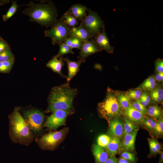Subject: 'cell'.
<instances>
[{
  "label": "cell",
  "instance_id": "6da1fadb",
  "mask_svg": "<svg viewBox=\"0 0 163 163\" xmlns=\"http://www.w3.org/2000/svg\"><path fill=\"white\" fill-rule=\"evenodd\" d=\"M22 13L28 16L29 21L46 27H52L57 21V11L54 3L50 1H40L39 3L30 2Z\"/></svg>",
  "mask_w": 163,
  "mask_h": 163
},
{
  "label": "cell",
  "instance_id": "7a4b0ae2",
  "mask_svg": "<svg viewBox=\"0 0 163 163\" xmlns=\"http://www.w3.org/2000/svg\"><path fill=\"white\" fill-rule=\"evenodd\" d=\"M77 93V89L71 88L68 82L53 88L48 97L47 112L58 110L74 111L73 101Z\"/></svg>",
  "mask_w": 163,
  "mask_h": 163
},
{
  "label": "cell",
  "instance_id": "3957f363",
  "mask_svg": "<svg viewBox=\"0 0 163 163\" xmlns=\"http://www.w3.org/2000/svg\"><path fill=\"white\" fill-rule=\"evenodd\" d=\"M8 118L9 135L11 140L14 143L29 145L33 142L34 136L23 117L15 109Z\"/></svg>",
  "mask_w": 163,
  "mask_h": 163
},
{
  "label": "cell",
  "instance_id": "277c9868",
  "mask_svg": "<svg viewBox=\"0 0 163 163\" xmlns=\"http://www.w3.org/2000/svg\"><path fill=\"white\" fill-rule=\"evenodd\" d=\"M121 108L115 92L108 88L104 99L98 104L97 110L100 116L109 123L111 120L121 114Z\"/></svg>",
  "mask_w": 163,
  "mask_h": 163
},
{
  "label": "cell",
  "instance_id": "5b68a950",
  "mask_svg": "<svg viewBox=\"0 0 163 163\" xmlns=\"http://www.w3.org/2000/svg\"><path fill=\"white\" fill-rule=\"evenodd\" d=\"M69 131L65 128L58 131L50 132L35 141L42 150H54L62 142Z\"/></svg>",
  "mask_w": 163,
  "mask_h": 163
},
{
  "label": "cell",
  "instance_id": "8992f818",
  "mask_svg": "<svg viewBox=\"0 0 163 163\" xmlns=\"http://www.w3.org/2000/svg\"><path fill=\"white\" fill-rule=\"evenodd\" d=\"M70 28L60 18L50 29L45 31V36L51 39L53 45L59 44L63 42L69 37L68 33Z\"/></svg>",
  "mask_w": 163,
  "mask_h": 163
},
{
  "label": "cell",
  "instance_id": "52a82bcc",
  "mask_svg": "<svg viewBox=\"0 0 163 163\" xmlns=\"http://www.w3.org/2000/svg\"><path fill=\"white\" fill-rule=\"evenodd\" d=\"M81 21L80 25L86 30L93 37L104 29V24L97 13L90 9Z\"/></svg>",
  "mask_w": 163,
  "mask_h": 163
},
{
  "label": "cell",
  "instance_id": "ba28073f",
  "mask_svg": "<svg viewBox=\"0 0 163 163\" xmlns=\"http://www.w3.org/2000/svg\"><path fill=\"white\" fill-rule=\"evenodd\" d=\"M45 117L40 111L32 109L25 112L23 118L32 133L37 134L42 129Z\"/></svg>",
  "mask_w": 163,
  "mask_h": 163
},
{
  "label": "cell",
  "instance_id": "9c48e42d",
  "mask_svg": "<svg viewBox=\"0 0 163 163\" xmlns=\"http://www.w3.org/2000/svg\"><path fill=\"white\" fill-rule=\"evenodd\" d=\"M52 112V114L47 118L44 126L50 129L53 130L65 125L68 116L74 112L58 110Z\"/></svg>",
  "mask_w": 163,
  "mask_h": 163
},
{
  "label": "cell",
  "instance_id": "30bf717a",
  "mask_svg": "<svg viewBox=\"0 0 163 163\" xmlns=\"http://www.w3.org/2000/svg\"><path fill=\"white\" fill-rule=\"evenodd\" d=\"M101 50L93 40L84 42L80 50L78 60L82 62H84L88 56Z\"/></svg>",
  "mask_w": 163,
  "mask_h": 163
},
{
  "label": "cell",
  "instance_id": "8fae6325",
  "mask_svg": "<svg viewBox=\"0 0 163 163\" xmlns=\"http://www.w3.org/2000/svg\"><path fill=\"white\" fill-rule=\"evenodd\" d=\"M93 40L101 50H104L110 53L113 52L114 48L110 44L104 28L94 37Z\"/></svg>",
  "mask_w": 163,
  "mask_h": 163
},
{
  "label": "cell",
  "instance_id": "7c38bea8",
  "mask_svg": "<svg viewBox=\"0 0 163 163\" xmlns=\"http://www.w3.org/2000/svg\"><path fill=\"white\" fill-rule=\"evenodd\" d=\"M109 127L108 133L112 137L121 139L123 133V126L118 119L114 118L109 123Z\"/></svg>",
  "mask_w": 163,
  "mask_h": 163
},
{
  "label": "cell",
  "instance_id": "4fadbf2b",
  "mask_svg": "<svg viewBox=\"0 0 163 163\" xmlns=\"http://www.w3.org/2000/svg\"><path fill=\"white\" fill-rule=\"evenodd\" d=\"M69 37L78 38L83 42L91 40L93 37L82 26L71 27L69 31Z\"/></svg>",
  "mask_w": 163,
  "mask_h": 163
},
{
  "label": "cell",
  "instance_id": "5bb4252c",
  "mask_svg": "<svg viewBox=\"0 0 163 163\" xmlns=\"http://www.w3.org/2000/svg\"><path fill=\"white\" fill-rule=\"evenodd\" d=\"M139 129L137 128L129 134L124 136L122 147L126 151H133L135 149L136 137Z\"/></svg>",
  "mask_w": 163,
  "mask_h": 163
},
{
  "label": "cell",
  "instance_id": "9a60e30c",
  "mask_svg": "<svg viewBox=\"0 0 163 163\" xmlns=\"http://www.w3.org/2000/svg\"><path fill=\"white\" fill-rule=\"evenodd\" d=\"M63 60L67 65L68 76L66 79L67 82H69L79 70L80 67L82 62L79 60H78L77 61H72L67 56Z\"/></svg>",
  "mask_w": 163,
  "mask_h": 163
},
{
  "label": "cell",
  "instance_id": "2e32d148",
  "mask_svg": "<svg viewBox=\"0 0 163 163\" xmlns=\"http://www.w3.org/2000/svg\"><path fill=\"white\" fill-rule=\"evenodd\" d=\"M63 60L62 57L57 58L54 56L48 62L46 66L61 77L67 78V76L62 72V68L64 65Z\"/></svg>",
  "mask_w": 163,
  "mask_h": 163
},
{
  "label": "cell",
  "instance_id": "e0dca14e",
  "mask_svg": "<svg viewBox=\"0 0 163 163\" xmlns=\"http://www.w3.org/2000/svg\"><path fill=\"white\" fill-rule=\"evenodd\" d=\"M92 152L96 163H104L109 157L106 150L97 145H93Z\"/></svg>",
  "mask_w": 163,
  "mask_h": 163
},
{
  "label": "cell",
  "instance_id": "ac0fdd59",
  "mask_svg": "<svg viewBox=\"0 0 163 163\" xmlns=\"http://www.w3.org/2000/svg\"><path fill=\"white\" fill-rule=\"evenodd\" d=\"M88 10L85 6L76 4L72 6L68 11L78 21H82L87 15Z\"/></svg>",
  "mask_w": 163,
  "mask_h": 163
},
{
  "label": "cell",
  "instance_id": "d6986e66",
  "mask_svg": "<svg viewBox=\"0 0 163 163\" xmlns=\"http://www.w3.org/2000/svg\"><path fill=\"white\" fill-rule=\"evenodd\" d=\"M124 113L130 120L135 122H142L144 119V115L136 110L131 104L124 110Z\"/></svg>",
  "mask_w": 163,
  "mask_h": 163
},
{
  "label": "cell",
  "instance_id": "ffe728a7",
  "mask_svg": "<svg viewBox=\"0 0 163 163\" xmlns=\"http://www.w3.org/2000/svg\"><path fill=\"white\" fill-rule=\"evenodd\" d=\"M120 145V139L114 137L111 138L110 142L105 148L109 157H115L119 152Z\"/></svg>",
  "mask_w": 163,
  "mask_h": 163
},
{
  "label": "cell",
  "instance_id": "44dd1931",
  "mask_svg": "<svg viewBox=\"0 0 163 163\" xmlns=\"http://www.w3.org/2000/svg\"><path fill=\"white\" fill-rule=\"evenodd\" d=\"M60 18L66 25L70 27H75L78 24V20L68 11L65 12Z\"/></svg>",
  "mask_w": 163,
  "mask_h": 163
},
{
  "label": "cell",
  "instance_id": "7402d4cb",
  "mask_svg": "<svg viewBox=\"0 0 163 163\" xmlns=\"http://www.w3.org/2000/svg\"><path fill=\"white\" fill-rule=\"evenodd\" d=\"M63 42L72 49L75 48L80 50L84 42L77 38L69 37Z\"/></svg>",
  "mask_w": 163,
  "mask_h": 163
},
{
  "label": "cell",
  "instance_id": "603a6c76",
  "mask_svg": "<svg viewBox=\"0 0 163 163\" xmlns=\"http://www.w3.org/2000/svg\"><path fill=\"white\" fill-rule=\"evenodd\" d=\"M115 93L121 107L124 110H125L130 104L128 97L123 93L117 92Z\"/></svg>",
  "mask_w": 163,
  "mask_h": 163
},
{
  "label": "cell",
  "instance_id": "cb8c5ba5",
  "mask_svg": "<svg viewBox=\"0 0 163 163\" xmlns=\"http://www.w3.org/2000/svg\"><path fill=\"white\" fill-rule=\"evenodd\" d=\"M147 113L153 118L157 119L162 115V112L160 107L153 105L150 106L147 110Z\"/></svg>",
  "mask_w": 163,
  "mask_h": 163
},
{
  "label": "cell",
  "instance_id": "d4e9b609",
  "mask_svg": "<svg viewBox=\"0 0 163 163\" xmlns=\"http://www.w3.org/2000/svg\"><path fill=\"white\" fill-rule=\"evenodd\" d=\"M21 6L17 4V1H12V4L6 14L2 16L4 21H6L11 17L16 12L18 8Z\"/></svg>",
  "mask_w": 163,
  "mask_h": 163
},
{
  "label": "cell",
  "instance_id": "484cf974",
  "mask_svg": "<svg viewBox=\"0 0 163 163\" xmlns=\"http://www.w3.org/2000/svg\"><path fill=\"white\" fill-rule=\"evenodd\" d=\"M14 62V58L7 61L0 62V72H9L11 70Z\"/></svg>",
  "mask_w": 163,
  "mask_h": 163
},
{
  "label": "cell",
  "instance_id": "4316f807",
  "mask_svg": "<svg viewBox=\"0 0 163 163\" xmlns=\"http://www.w3.org/2000/svg\"><path fill=\"white\" fill-rule=\"evenodd\" d=\"M59 46V50L57 54L55 56L57 58L62 57L65 55L71 53L74 54L72 49L64 42L58 44Z\"/></svg>",
  "mask_w": 163,
  "mask_h": 163
},
{
  "label": "cell",
  "instance_id": "83f0119b",
  "mask_svg": "<svg viewBox=\"0 0 163 163\" xmlns=\"http://www.w3.org/2000/svg\"><path fill=\"white\" fill-rule=\"evenodd\" d=\"M151 95L152 99L157 102L162 101L163 99V90L162 88L158 87L152 91Z\"/></svg>",
  "mask_w": 163,
  "mask_h": 163
},
{
  "label": "cell",
  "instance_id": "f1b7e54d",
  "mask_svg": "<svg viewBox=\"0 0 163 163\" xmlns=\"http://www.w3.org/2000/svg\"><path fill=\"white\" fill-rule=\"evenodd\" d=\"M138 126L131 123L128 119L125 118L123 126V133L124 136L133 132L138 128Z\"/></svg>",
  "mask_w": 163,
  "mask_h": 163
},
{
  "label": "cell",
  "instance_id": "f546056e",
  "mask_svg": "<svg viewBox=\"0 0 163 163\" xmlns=\"http://www.w3.org/2000/svg\"><path fill=\"white\" fill-rule=\"evenodd\" d=\"M14 58L10 47L0 53V62L7 61Z\"/></svg>",
  "mask_w": 163,
  "mask_h": 163
},
{
  "label": "cell",
  "instance_id": "4dcf8cb0",
  "mask_svg": "<svg viewBox=\"0 0 163 163\" xmlns=\"http://www.w3.org/2000/svg\"><path fill=\"white\" fill-rule=\"evenodd\" d=\"M111 137L106 134H102L97 139V145L103 147L105 148L110 142Z\"/></svg>",
  "mask_w": 163,
  "mask_h": 163
},
{
  "label": "cell",
  "instance_id": "1f68e13d",
  "mask_svg": "<svg viewBox=\"0 0 163 163\" xmlns=\"http://www.w3.org/2000/svg\"><path fill=\"white\" fill-rule=\"evenodd\" d=\"M155 133L158 136L161 135L163 133V119L161 118L156 122L153 129Z\"/></svg>",
  "mask_w": 163,
  "mask_h": 163
},
{
  "label": "cell",
  "instance_id": "d6a6232c",
  "mask_svg": "<svg viewBox=\"0 0 163 163\" xmlns=\"http://www.w3.org/2000/svg\"><path fill=\"white\" fill-rule=\"evenodd\" d=\"M121 157L128 160L131 163H136L135 155L132 153L126 151H124L121 154Z\"/></svg>",
  "mask_w": 163,
  "mask_h": 163
},
{
  "label": "cell",
  "instance_id": "836d02e7",
  "mask_svg": "<svg viewBox=\"0 0 163 163\" xmlns=\"http://www.w3.org/2000/svg\"><path fill=\"white\" fill-rule=\"evenodd\" d=\"M142 94L141 91L139 90H130L127 93L128 96L132 99L137 100L139 99Z\"/></svg>",
  "mask_w": 163,
  "mask_h": 163
},
{
  "label": "cell",
  "instance_id": "e575fe53",
  "mask_svg": "<svg viewBox=\"0 0 163 163\" xmlns=\"http://www.w3.org/2000/svg\"><path fill=\"white\" fill-rule=\"evenodd\" d=\"M131 104L136 110L143 115L147 113V110L145 107L140 104L137 100L133 102Z\"/></svg>",
  "mask_w": 163,
  "mask_h": 163
},
{
  "label": "cell",
  "instance_id": "d590c367",
  "mask_svg": "<svg viewBox=\"0 0 163 163\" xmlns=\"http://www.w3.org/2000/svg\"><path fill=\"white\" fill-rule=\"evenodd\" d=\"M142 122L147 128L151 130L153 129L156 123V122L152 118L144 119Z\"/></svg>",
  "mask_w": 163,
  "mask_h": 163
},
{
  "label": "cell",
  "instance_id": "8d00e7d4",
  "mask_svg": "<svg viewBox=\"0 0 163 163\" xmlns=\"http://www.w3.org/2000/svg\"><path fill=\"white\" fill-rule=\"evenodd\" d=\"M156 85L155 82H143L141 85V88L145 90L152 91Z\"/></svg>",
  "mask_w": 163,
  "mask_h": 163
},
{
  "label": "cell",
  "instance_id": "74e56055",
  "mask_svg": "<svg viewBox=\"0 0 163 163\" xmlns=\"http://www.w3.org/2000/svg\"><path fill=\"white\" fill-rule=\"evenodd\" d=\"M155 69L158 72H163V60L161 59H158L155 62Z\"/></svg>",
  "mask_w": 163,
  "mask_h": 163
},
{
  "label": "cell",
  "instance_id": "f35d334b",
  "mask_svg": "<svg viewBox=\"0 0 163 163\" xmlns=\"http://www.w3.org/2000/svg\"><path fill=\"white\" fill-rule=\"evenodd\" d=\"M7 42L2 38L0 39V53L9 47Z\"/></svg>",
  "mask_w": 163,
  "mask_h": 163
},
{
  "label": "cell",
  "instance_id": "ab89813d",
  "mask_svg": "<svg viewBox=\"0 0 163 163\" xmlns=\"http://www.w3.org/2000/svg\"><path fill=\"white\" fill-rule=\"evenodd\" d=\"M148 140L150 141L159 153L160 152L161 146L159 142L156 140L148 139Z\"/></svg>",
  "mask_w": 163,
  "mask_h": 163
},
{
  "label": "cell",
  "instance_id": "60d3db41",
  "mask_svg": "<svg viewBox=\"0 0 163 163\" xmlns=\"http://www.w3.org/2000/svg\"><path fill=\"white\" fill-rule=\"evenodd\" d=\"M140 98H142L145 100L149 104L150 103L151 101L150 97L148 94L145 91L142 93Z\"/></svg>",
  "mask_w": 163,
  "mask_h": 163
},
{
  "label": "cell",
  "instance_id": "b9f144b4",
  "mask_svg": "<svg viewBox=\"0 0 163 163\" xmlns=\"http://www.w3.org/2000/svg\"><path fill=\"white\" fill-rule=\"evenodd\" d=\"M117 159L115 157H109L104 163H117Z\"/></svg>",
  "mask_w": 163,
  "mask_h": 163
},
{
  "label": "cell",
  "instance_id": "7bdbcfd3",
  "mask_svg": "<svg viewBox=\"0 0 163 163\" xmlns=\"http://www.w3.org/2000/svg\"><path fill=\"white\" fill-rule=\"evenodd\" d=\"M155 79L159 82H161L163 80V72H158L155 75Z\"/></svg>",
  "mask_w": 163,
  "mask_h": 163
},
{
  "label": "cell",
  "instance_id": "ee69618b",
  "mask_svg": "<svg viewBox=\"0 0 163 163\" xmlns=\"http://www.w3.org/2000/svg\"><path fill=\"white\" fill-rule=\"evenodd\" d=\"M117 163H131L128 160L120 157L117 160Z\"/></svg>",
  "mask_w": 163,
  "mask_h": 163
},
{
  "label": "cell",
  "instance_id": "f6af8a7d",
  "mask_svg": "<svg viewBox=\"0 0 163 163\" xmlns=\"http://www.w3.org/2000/svg\"><path fill=\"white\" fill-rule=\"evenodd\" d=\"M137 101L142 104L145 107L147 106L149 104L146 102V101L144 99L140 98L139 100H137Z\"/></svg>",
  "mask_w": 163,
  "mask_h": 163
},
{
  "label": "cell",
  "instance_id": "bcb514c9",
  "mask_svg": "<svg viewBox=\"0 0 163 163\" xmlns=\"http://www.w3.org/2000/svg\"><path fill=\"white\" fill-rule=\"evenodd\" d=\"M163 162V152H162L160 154L159 160V163H162Z\"/></svg>",
  "mask_w": 163,
  "mask_h": 163
},
{
  "label": "cell",
  "instance_id": "7dc6e473",
  "mask_svg": "<svg viewBox=\"0 0 163 163\" xmlns=\"http://www.w3.org/2000/svg\"><path fill=\"white\" fill-rule=\"evenodd\" d=\"M2 38L0 36V39H1Z\"/></svg>",
  "mask_w": 163,
  "mask_h": 163
}]
</instances>
